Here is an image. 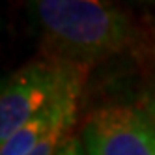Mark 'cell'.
<instances>
[{
	"label": "cell",
	"mask_w": 155,
	"mask_h": 155,
	"mask_svg": "<svg viewBox=\"0 0 155 155\" xmlns=\"http://www.w3.org/2000/svg\"><path fill=\"white\" fill-rule=\"evenodd\" d=\"M88 155H155V124L131 105L95 108L82 125Z\"/></svg>",
	"instance_id": "cell-3"
},
{
	"label": "cell",
	"mask_w": 155,
	"mask_h": 155,
	"mask_svg": "<svg viewBox=\"0 0 155 155\" xmlns=\"http://www.w3.org/2000/svg\"><path fill=\"white\" fill-rule=\"evenodd\" d=\"M148 114L151 116L153 124H155V92L148 97Z\"/></svg>",
	"instance_id": "cell-6"
},
{
	"label": "cell",
	"mask_w": 155,
	"mask_h": 155,
	"mask_svg": "<svg viewBox=\"0 0 155 155\" xmlns=\"http://www.w3.org/2000/svg\"><path fill=\"white\" fill-rule=\"evenodd\" d=\"M30 15L49 56L82 68L124 51L135 34L124 9L97 0H38Z\"/></svg>",
	"instance_id": "cell-1"
},
{
	"label": "cell",
	"mask_w": 155,
	"mask_h": 155,
	"mask_svg": "<svg viewBox=\"0 0 155 155\" xmlns=\"http://www.w3.org/2000/svg\"><path fill=\"white\" fill-rule=\"evenodd\" d=\"M54 155H88V153H86L82 138L77 135H69L62 140V144L58 146Z\"/></svg>",
	"instance_id": "cell-5"
},
{
	"label": "cell",
	"mask_w": 155,
	"mask_h": 155,
	"mask_svg": "<svg viewBox=\"0 0 155 155\" xmlns=\"http://www.w3.org/2000/svg\"><path fill=\"white\" fill-rule=\"evenodd\" d=\"M81 92L82 86L73 88L47 108L38 112L34 118H30L6 142L0 144V155H28L32 150L51 138L69 137V131L79 114Z\"/></svg>",
	"instance_id": "cell-4"
},
{
	"label": "cell",
	"mask_w": 155,
	"mask_h": 155,
	"mask_svg": "<svg viewBox=\"0 0 155 155\" xmlns=\"http://www.w3.org/2000/svg\"><path fill=\"white\" fill-rule=\"evenodd\" d=\"M84 75L86 68L54 56L32 60L8 75L0 92V144L64 94L84 86Z\"/></svg>",
	"instance_id": "cell-2"
}]
</instances>
